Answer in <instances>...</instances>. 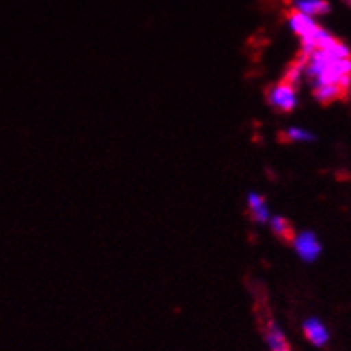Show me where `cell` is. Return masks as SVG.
<instances>
[{"instance_id": "cell-8", "label": "cell", "mask_w": 351, "mask_h": 351, "mask_svg": "<svg viewBox=\"0 0 351 351\" xmlns=\"http://www.w3.org/2000/svg\"><path fill=\"white\" fill-rule=\"evenodd\" d=\"M313 94L316 97L317 102L321 104H331L335 100L343 99L346 95V92L343 90L339 85L326 84V85H317V87H313Z\"/></svg>"}, {"instance_id": "cell-7", "label": "cell", "mask_w": 351, "mask_h": 351, "mask_svg": "<svg viewBox=\"0 0 351 351\" xmlns=\"http://www.w3.org/2000/svg\"><path fill=\"white\" fill-rule=\"evenodd\" d=\"M265 335H267V343L268 346H270V351H292L290 350L285 335L274 321H268L267 332H265Z\"/></svg>"}, {"instance_id": "cell-9", "label": "cell", "mask_w": 351, "mask_h": 351, "mask_svg": "<svg viewBox=\"0 0 351 351\" xmlns=\"http://www.w3.org/2000/svg\"><path fill=\"white\" fill-rule=\"evenodd\" d=\"M268 223H270V228H271V231H274V234L277 236L280 241L292 243L295 232H293L292 224H290L285 217L274 216V217H270V221H268Z\"/></svg>"}, {"instance_id": "cell-1", "label": "cell", "mask_w": 351, "mask_h": 351, "mask_svg": "<svg viewBox=\"0 0 351 351\" xmlns=\"http://www.w3.org/2000/svg\"><path fill=\"white\" fill-rule=\"evenodd\" d=\"M302 58L304 77L311 82L313 87L332 84L339 85L346 94L351 90V56L336 58L328 49H316Z\"/></svg>"}, {"instance_id": "cell-10", "label": "cell", "mask_w": 351, "mask_h": 351, "mask_svg": "<svg viewBox=\"0 0 351 351\" xmlns=\"http://www.w3.org/2000/svg\"><path fill=\"white\" fill-rule=\"evenodd\" d=\"M282 136L287 141H314L316 139V136L313 132L302 128H289Z\"/></svg>"}, {"instance_id": "cell-4", "label": "cell", "mask_w": 351, "mask_h": 351, "mask_svg": "<svg viewBox=\"0 0 351 351\" xmlns=\"http://www.w3.org/2000/svg\"><path fill=\"white\" fill-rule=\"evenodd\" d=\"M289 26L290 29L299 36L300 43L307 41L314 36V32L319 29V24L314 17L306 16L302 12H297V10L292 9V12L289 14Z\"/></svg>"}, {"instance_id": "cell-12", "label": "cell", "mask_w": 351, "mask_h": 351, "mask_svg": "<svg viewBox=\"0 0 351 351\" xmlns=\"http://www.w3.org/2000/svg\"><path fill=\"white\" fill-rule=\"evenodd\" d=\"M263 204H267V202H265V197L260 195V193L252 192V193H250V195H248V206H250V209H255V207L263 206Z\"/></svg>"}, {"instance_id": "cell-3", "label": "cell", "mask_w": 351, "mask_h": 351, "mask_svg": "<svg viewBox=\"0 0 351 351\" xmlns=\"http://www.w3.org/2000/svg\"><path fill=\"white\" fill-rule=\"evenodd\" d=\"M292 245L300 260L307 261V263H311L321 255V243L313 231L297 232L292 239Z\"/></svg>"}, {"instance_id": "cell-5", "label": "cell", "mask_w": 351, "mask_h": 351, "mask_svg": "<svg viewBox=\"0 0 351 351\" xmlns=\"http://www.w3.org/2000/svg\"><path fill=\"white\" fill-rule=\"evenodd\" d=\"M304 335L309 339V343H313L317 348L328 345L329 338H331L328 326H326L321 319H317V317H309V319H306V322H304Z\"/></svg>"}, {"instance_id": "cell-13", "label": "cell", "mask_w": 351, "mask_h": 351, "mask_svg": "<svg viewBox=\"0 0 351 351\" xmlns=\"http://www.w3.org/2000/svg\"><path fill=\"white\" fill-rule=\"evenodd\" d=\"M348 2H350V3H351V0H348Z\"/></svg>"}, {"instance_id": "cell-6", "label": "cell", "mask_w": 351, "mask_h": 351, "mask_svg": "<svg viewBox=\"0 0 351 351\" xmlns=\"http://www.w3.org/2000/svg\"><path fill=\"white\" fill-rule=\"evenodd\" d=\"M292 9L316 19V17L326 16L331 10V5L328 0H293Z\"/></svg>"}, {"instance_id": "cell-2", "label": "cell", "mask_w": 351, "mask_h": 351, "mask_svg": "<svg viewBox=\"0 0 351 351\" xmlns=\"http://www.w3.org/2000/svg\"><path fill=\"white\" fill-rule=\"evenodd\" d=\"M267 100L274 109L280 110V112H290L297 106V88L287 82H282V84L268 88Z\"/></svg>"}, {"instance_id": "cell-11", "label": "cell", "mask_w": 351, "mask_h": 351, "mask_svg": "<svg viewBox=\"0 0 351 351\" xmlns=\"http://www.w3.org/2000/svg\"><path fill=\"white\" fill-rule=\"evenodd\" d=\"M250 213H252V219L258 224H265L270 221V210H268L267 204H263V206L260 207H255V209H250Z\"/></svg>"}]
</instances>
